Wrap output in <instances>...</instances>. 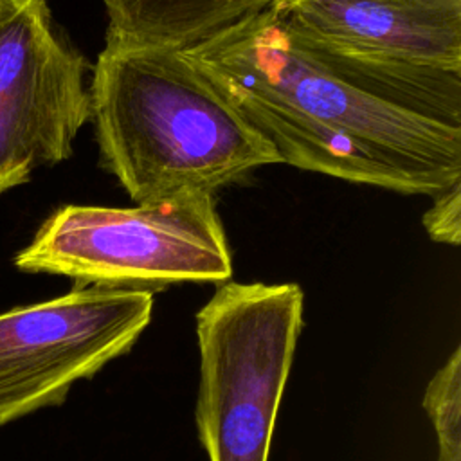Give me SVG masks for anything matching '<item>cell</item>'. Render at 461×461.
I'll use <instances>...</instances> for the list:
<instances>
[{
	"mask_svg": "<svg viewBox=\"0 0 461 461\" xmlns=\"http://www.w3.org/2000/svg\"><path fill=\"white\" fill-rule=\"evenodd\" d=\"M99 166L135 203L283 164L182 49L104 36L88 85Z\"/></svg>",
	"mask_w": 461,
	"mask_h": 461,
	"instance_id": "7a4b0ae2",
	"label": "cell"
},
{
	"mask_svg": "<svg viewBox=\"0 0 461 461\" xmlns=\"http://www.w3.org/2000/svg\"><path fill=\"white\" fill-rule=\"evenodd\" d=\"M299 285L223 283L196 313V427L209 461H267L303 328Z\"/></svg>",
	"mask_w": 461,
	"mask_h": 461,
	"instance_id": "277c9868",
	"label": "cell"
},
{
	"mask_svg": "<svg viewBox=\"0 0 461 461\" xmlns=\"http://www.w3.org/2000/svg\"><path fill=\"white\" fill-rule=\"evenodd\" d=\"M304 43L394 72L461 74V0H268Z\"/></svg>",
	"mask_w": 461,
	"mask_h": 461,
	"instance_id": "52a82bcc",
	"label": "cell"
},
{
	"mask_svg": "<svg viewBox=\"0 0 461 461\" xmlns=\"http://www.w3.org/2000/svg\"><path fill=\"white\" fill-rule=\"evenodd\" d=\"M423 227L430 240L447 245L461 241V182L432 198L430 209L423 214Z\"/></svg>",
	"mask_w": 461,
	"mask_h": 461,
	"instance_id": "30bf717a",
	"label": "cell"
},
{
	"mask_svg": "<svg viewBox=\"0 0 461 461\" xmlns=\"http://www.w3.org/2000/svg\"><path fill=\"white\" fill-rule=\"evenodd\" d=\"M88 70L47 0H2L0 194L72 155L77 131L90 121Z\"/></svg>",
	"mask_w": 461,
	"mask_h": 461,
	"instance_id": "8992f818",
	"label": "cell"
},
{
	"mask_svg": "<svg viewBox=\"0 0 461 461\" xmlns=\"http://www.w3.org/2000/svg\"><path fill=\"white\" fill-rule=\"evenodd\" d=\"M103 4L108 34L135 43L187 49L265 9L268 0H103Z\"/></svg>",
	"mask_w": 461,
	"mask_h": 461,
	"instance_id": "ba28073f",
	"label": "cell"
},
{
	"mask_svg": "<svg viewBox=\"0 0 461 461\" xmlns=\"http://www.w3.org/2000/svg\"><path fill=\"white\" fill-rule=\"evenodd\" d=\"M182 50L283 164L430 198L461 182V74L349 63L267 7Z\"/></svg>",
	"mask_w": 461,
	"mask_h": 461,
	"instance_id": "6da1fadb",
	"label": "cell"
},
{
	"mask_svg": "<svg viewBox=\"0 0 461 461\" xmlns=\"http://www.w3.org/2000/svg\"><path fill=\"white\" fill-rule=\"evenodd\" d=\"M0 5H2V0H0Z\"/></svg>",
	"mask_w": 461,
	"mask_h": 461,
	"instance_id": "8fae6325",
	"label": "cell"
},
{
	"mask_svg": "<svg viewBox=\"0 0 461 461\" xmlns=\"http://www.w3.org/2000/svg\"><path fill=\"white\" fill-rule=\"evenodd\" d=\"M153 292L76 285L0 313V425L61 403L121 357L149 324Z\"/></svg>",
	"mask_w": 461,
	"mask_h": 461,
	"instance_id": "5b68a950",
	"label": "cell"
},
{
	"mask_svg": "<svg viewBox=\"0 0 461 461\" xmlns=\"http://www.w3.org/2000/svg\"><path fill=\"white\" fill-rule=\"evenodd\" d=\"M423 407L438 434L439 461H461V349L429 382Z\"/></svg>",
	"mask_w": 461,
	"mask_h": 461,
	"instance_id": "9c48e42d",
	"label": "cell"
},
{
	"mask_svg": "<svg viewBox=\"0 0 461 461\" xmlns=\"http://www.w3.org/2000/svg\"><path fill=\"white\" fill-rule=\"evenodd\" d=\"M22 272L79 286L162 290L227 283L232 258L214 193L185 191L135 207L63 205L14 256Z\"/></svg>",
	"mask_w": 461,
	"mask_h": 461,
	"instance_id": "3957f363",
	"label": "cell"
}]
</instances>
